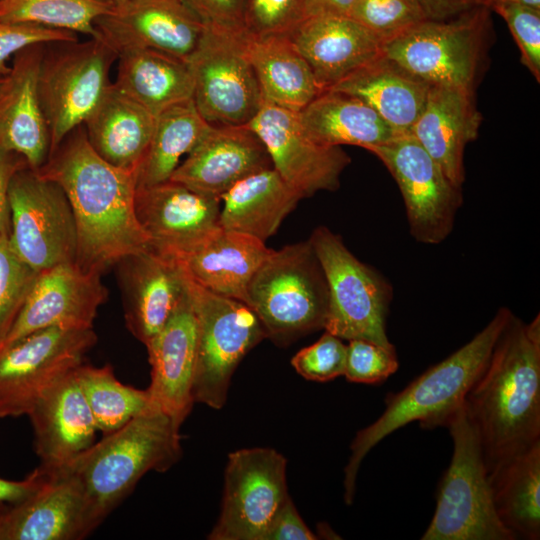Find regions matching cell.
Returning a JSON list of instances; mask_svg holds the SVG:
<instances>
[{
	"label": "cell",
	"instance_id": "cell-2",
	"mask_svg": "<svg viewBox=\"0 0 540 540\" xmlns=\"http://www.w3.org/2000/svg\"><path fill=\"white\" fill-rule=\"evenodd\" d=\"M464 406L487 469L540 441V318L514 314L500 333Z\"/></svg>",
	"mask_w": 540,
	"mask_h": 540
},
{
	"label": "cell",
	"instance_id": "cell-49",
	"mask_svg": "<svg viewBox=\"0 0 540 540\" xmlns=\"http://www.w3.org/2000/svg\"><path fill=\"white\" fill-rule=\"evenodd\" d=\"M426 20L443 21L476 8L487 6L486 0H413Z\"/></svg>",
	"mask_w": 540,
	"mask_h": 540
},
{
	"label": "cell",
	"instance_id": "cell-30",
	"mask_svg": "<svg viewBox=\"0 0 540 540\" xmlns=\"http://www.w3.org/2000/svg\"><path fill=\"white\" fill-rule=\"evenodd\" d=\"M155 118L112 82L83 126L89 144L103 160L136 172L151 140Z\"/></svg>",
	"mask_w": 540,
	"mask_h": 540
},
{
	"label": "cell",
	"instance_id": "cell-11",
	"mask_svg": "<svg viewBox=\"0 0 540 540\" xmlns=\"http://www.w3.org/2000/svg\"><path fill=\"white\" fill-rule=\"evenodd\" d=\"M8 202L10 242L17 254L41 272L75 262L77 234L73 212L62 187L28 166L11 179Z\"/></svg>",
	"mask_w": 540,
	"mask_h": 540
},
{
	"label": "cell",
	"instance_id": "cell-25",
	"mask_svg": "<svg viewBox=\"0 0 540 540\" xmlns=\"http://www.w3.org/2000/svg\"><path fill=\"white\" fill-rule=\"evenodd\" d=\"M288 36L323 91L382 54V41L350 16L306 17Z\"/></svg>",
	"mask_w": 540,
	"mask_h": 540
},
{
	"label": "cell",
	"instance_id": "cell-7",
	"mask_svg": "<svg viewBox=\"0 0 540 540\" xmlns=\"http://www.w3.org/2000/svg\"><path fill=\"white\" fill-rule=\"evenodd\" d=\"M329 291L325 331L343 340L363 339L394 348L386 331L393 288L383 275L360 261L338 234L325 226L310 238Z\"/></svg>",
	"mask_w": 540,
	"mask_h": 540
},
{
	"label": "cell",
	"instance_id": "cell-41",
	"mask_svg": "<svg viewBox=\"0 0 540 540\" xmlns=\"http://www.w3.org/2000/svg\"><path fill=\"white\" fill-rule=\"evenodd\" d=\"M306 18V0H243L242 27L249 36L288 35Z\"/></svg>",
	"mask_w": 540,
	"mask_h": 540
},
{
	"label": "cell",
	"instance_id": "cell-31",
	"mask_svg": "<svg viewBox=\"0 0 540 540\" xmlns=\"http://www.w3.org/2000/svg\"><path fill=\"white\" fill-rule=\"evenodd\" d=\"M303 132L325 146L355 145L369 150L401 135L359 98L325 90L297 113Z\"/></svg>",
	"mask_w": 540,
	"mask_h": 540
},
{
	"label": "cell",
	"instance_id": "cell-21",
	"mask_svg": "<svg viewBox=\"0 0 540 540\" xmlns=\"http://www.w3.org/2000/svg\"><path fill=\"white\" fill-rule=\"evenodd\" d=\"M46 469L33 495L0 514V540H79L94 531L77 480L63 467Z\"/></svg>",
	"mask_w": 540,
	"mask_h": 540
},
{
	"label": "cell",
	"instance_id": "cell-3",
	"mask_svg": "<svg viewBox=\"0 0 540 540\" xmlns=\"http://www.w3.org/2000/svg\"><path fill=\"white\" fill-rule=\"evenodd\" d=\"M512 314L510 309L500 308L469 342L428 368L401 391L386 395L383 413L358 431L350 445L351 454L343 481L346 504L353 502L363 459L381 440L414 421L423 429L446 426L452 415L464 405L468 391L484 370Z\"/></svg>",
	"mask_w": 540,
	"mask_h": 540
},
{
	"label": "cell",
	"instance_id": "cell-53",
	"mask_svg": "<svg viewBox=\"0 0 540 540\" xmlns=\"http://www.w3.org/2000/svg\"><path fill=\"white\" fill-rule=\"evenodd\" d=\"M502 1H505V0H486V4L488 7H492L493 5L499 3V2H502Z\"/></svg>",
	"mask_w": 540,
	"mask_h": 540
},
{
	"label": "cell",
	"instance_id": "cell-32",
	"mask_svg": "<svg viewBox=\"0 0 540 540\" xmlns=\"http://www.w3.org/2000/svg\"><path fill=\"white\" fill-rule=\"evenodd\" d=\"M301 199L303 196L273 167L264 169L240 180L221 196L219 224L265 242Z\"/></svg>",
	"mask_w": 540,
	"mask_h": 540
},
{
	"label": "cell",
	"instance_id": "cell-55",
	"mask_svg": "<svg viewBox=\"0 0 540 540\" xmlns=\"http://www.w3.org/2000/svg\"><path fill=\"white\" fill-rule=\"evenodd\" d=\"M7 506L3 505L2 503H0V514L3 512V510L6 508Z\"/></svg>",
	"mask_w": 540,
	"mask_h": 540
},
{
	"label": "cell",
	"instance_id": "cell-16",
	"mask_svg": "<svg viewBox=\"0 0 540 540\" xmlns=\"http://www.w3.org/2000/svg\"><path fill=\"white\" fill-rule=\"evenodd\" d=\"M247 125L263 142L273 168L303 198L338 189L350 157L339 146L311 140L303 132L296 112L264 101Z\"/></svg>",
	"mask_w": 540,
	"mask_h": 540
},
{
	"label": "cell",
	"instance_id": "cell-40",
	"mask_svg": "<svg viewBox=\"0 0 540 540\" xmlns=\"http://www.w3.org/2000/svg\"><path fill=\"white\" fill-rule=\"evenodd\" d=\"M349 16L382 43L426 20L413 0H357Z\"/></svg>",
	"mask_w": 540,
	"mask_h": 540
},
{
	"label": "cell",
	"instance_id": "cell-13",
	"mask_svg": "<svg viewBox=\"0 0 540 540\" xmlns=\"http://www.w3.org/2000/svg\"><path fill=\"white\" fill-rule=\"evenodd\" d=\"M93 329L49 327L0 347V420L27 415L43 392L84 363Z\"/></svg>",
	"mask_w": 540,
	"mask_h": 540
},
{
	"label": "cell",
	"instance_id": "cell-45",
	"mask_svg": "<svg viewBox=\"0 0 540 540\" xmlns=\"http://www.w3.org/2000/svg\"><path fill=\"white\" fill-rule=\"evenodd\" d=\"M76 40L77 34L70 31L0 19V74L8 73L10 68L6 63L11 56L27 47Z\"/></svg>",
	"mask_w": 540,
	"mask_h": 540
},
{
	"label": "cell",
	"instance_id": "cell-52",
	"mask_svg": "<svg viewBox=\"0 0 540 540\" xmlns=\"http://www.w3.org/2000/svg\"><path fill=\"white\" fill-rule=\"evenodd\" d=\"M523 6L540 11V0H512Z\"/></svg>",
	"mask_w": 540,
	"mask_h": 540
},
{
	"label": "cell",
	"instance_id": "cell-33",
	"mask_svg": "<svg viewBox=\"0 0 540 540\" xmlns=\"http://www.w3.org/2000/svg\"><path fill=\"white\" fill-rule=\"evenodd\" d=\"M245 40L265 102L298 113L323 92L288 35L245 33Z\"/></svg>",
	"mask_w": 540,
	"mask_h": 540
},
{
	"label": "cell",
	"instance_id": "cell-14",
	"mask_svg": "<svg viewBox=\"0 0 540 540\" xmlns=\"http://www.w3.org/2000/svg\"><path fill=\"white\" fill-rule=\"evenodd\" d=\"M395 179L402 194L411 236L435 245L452 232L463 203L462 187L453 184L438 163L410 134L370 148Z\"/></svg>",
	"mask_w": 540,
	"mask_h": 540
},
{
	"label": "cell",
	"instance_id": "cell-37",
	"mask_svg": "<svg viewBox=\"0 0 540 540\" xmlns=\"http://www.w3.org/2000/svg\"><path fill=\"white\" fill-rule=\"evenodd\" d=\"M75 376L97 429L103 435L156 406L147 389H137L119 381L110 364L95 367L82 363L75 368Z\"/></svg>",
	"mask_w": 540,
	"mask_h": 540
},
{
	"label": "cell",
	"instance_id": "cell-8",
	"mask_svg": "<svg viewBox=\"0 0 540 540\" xmlns=\"http://www.w3.org/2000/svg\"><path fill=\"white\" fill-rule=\"evenodd\" d=\"M187 277L197 322L193 399L221 409L238 364L267 335L247 304L214 293Z\"/></svg>",
	"mask_w": 540,
	"mask_h": 540
},
{
	"label": "cell",
	"instance_id": "cell-12",
	"mask_svg": "<svg viewBox=\"0 0 540 540\" xmlns=\"http://www.w3.org/2000/svg\"><path fill=\"white\" fill-rule=\"evenodd\" d=\"M487 19L483 6L449 20H424L383 42L382 53L430 85L472 91Z\"/></svg>",
	"mask_w": 540,
	"mask_h": 540
},
{
	"label": "cell",
	"instance_id": "cell-43",
	"mask_svg": "<svg viewBox=\"0 0 540 540\" xmlns=\"http://www.w3.org/2000/svg\"><path fill=\"white\" fill-rule=\"evenodd\" d=\"M346 351L343 339L325 331L315 343L298 351L291 364L303 378L327 382L344 375Z\"/></svg>",
	"mask_w": 540,
	"mask_h": 540
},
{
	"label": "cell",
	"instance_id": "cell-42",
	"mask_svg": "<svg viewBox=\"0 0 540 540\" xmlns=\"http://www.w3.org/2000/svg\"><path fill=\"white\" fill-rule=\"evenodd\" d=\"M399 368L395 348L352 339L347 344L344 375L354 383L379 384L394 374Z\"/></svg>",
	"mask_w": 540,
	"mask_h": 540
},
{
	"label": "cell",
	"instance_id": "cell-27",
	"mask_svg": "<svg viewBox=\"0 0 540 540\" xmlns=\"http://www.w3.org/2000/svg\"><path fill=\"white\" fill-rule=\"evenodd\" d=\"M482 116L472 91L431 85L424 108L410 134L438 163L448 179L462 187L465 181L464 151L475 140Z\"/></svg>",
	"mask_w": 540,
	"mask_h": 540
},
{
	"label": "cell",
	"instance_id": "cell-46",
	"mask_svg": "<svg viewBox=\"0 0 540 540\" xmlns=\"http://www.w3.org/2000/svg\"><path fill=\"white\" fill-rule=\"evenodd\" d=\"M204 25L243 30V0H180Z\"/></svg>",
	"mask_w": 540,
	"mask_h": 540
},
{
	"label": "cell",
	"instance_id": "cell-29",
	"mask_svg": "<svg viewBox=\"0 0 540 540\" xmlns=\"http://www.w3.org/2000/svg\"><path fill=\"white\" fill-rule=\"evenodd\" d=\"M431 85L383 53L328 90L355 96L400 134L410 132Z\"/></svg>",
	"mask_w": 540,
	"mask_h": 540
},
{
	"label": "cell",
	"instance_id": "cell-51",
	"mask_svg": "<svg viewBox=\"0 0 540 540\" xmlns=\"http://www.w3.org/2000/svg\"><path fill=\"white\" fill-rule=\"evenodd\" d=\"M357 0H306V17L349 16Z\"/></svg>",
	"mask_w": 540,
	"mask_h": 540
},
{
	"label": "cell",
	"instance_id": "cell-47",
	"mask_svg": "<svg viewBox=\"0 0 540 540\" xmlns=\"http://www.w3.org/2000/svg\"><path fill=\"white\" fill-rule=\"evenodd\" d=\"M317 538L305 524L292 499L288 496L274 515L262 540H315Z\"/></svg>",
	"mask_w": 540,
	"mask_h": 540
},
{
	"label": "cell",
	"instance_id": "cell-36",
	"mask_svg": "<svg viewBox=\"0 0 540 540\" xmlns=\"http://www.w3.org/2000/svg\"><path fill=\"white\" fill-rule=\"evenodd\" d=\"M211 126L200 115L193 99L157 115L148 148L136 170L137 187L169 180L181 158L192 151Z\"/></svg>",
	"mask_w": 540,
	"mask_h": 540
},
{
	"label": "cell",
	"instance_id": "cell-56",
	"mask_svg": "<svg viewBox=\"0 0 540 540\" xmlns=\"http://www.w3.org/2000/svg\"><path fill=\"white\" fill-rule=\"evenodd\" d=\"M114 2V4L116 3H120V2H123V1H126V0H112Z\"/></svg>",
	"mask_w": 540,
	"mask_h": 540
},
{
	"label": "cell",
	"instance_id": "cell-18",
	"mask_svg": "<svg viewBox=\"0 0 540 540\" xmlns=\"http://www.w3.org/2000/svg\"><path fill=\"white\" fill-rule=\"evenodd\" d=\"M101 275L84 271L75 262L39 272L0 347L49 327L93 329L97 311L108 297Z\"/></svg>",
	"mask_w": 540,
	"mask_h": 540
},
{
	"label": "cell",
	"instance_id": "cell-23",
	"mask_svg": "<svg viewBox=\"0 0 540 540\" xmlns=\"http://www.w3.org/2000/svg\"><path fill=\"white\" fill-rule=\"evenodd\" d=\"M188 278V277H187ZM153 403L181 427L191 412L197 358V322L187 293L163 328L145 345Z\"/></svg>",
	"mask_w": 540,
	"mask_h": 540
},
{
	"label": "cell",
	"instance_id": "cell-38",
	"mask_svg": "<svg viewBox=\"0 0 540 540\" xmlns=\"http://www.w3.org/2000/svg\"><path fill=\"white\" fill-rule=\"evenodd\" d=\"M112 0H0V19L95 37L94 22Z\"/></svg>",
	"mask_w": 540,
	"mask_h": 540
},
{
	"label": "cell",
	"instance_id": "cell-15",
	"mask_svg": "<svg viewBox=\"0 0 540 540\" xmlns=\"http://www.w3.org/2000/svg\"><path fill=\"white\" fill-rule=\"evenodd\" d=\"M286 458L272 448H244L229 454L219 518L210 540H262L289 496Z\"/></svg>",
	"mask_w": 540,
	"mask_h": 540
},
{
	"label": "cell",
	"instance_id": "cell-20",
	"mask_svg": "<svg viewBox=\"0 0 540 540\" xmlns=\"http://www.w3.org/2000/svg\"><path fill=\"white\" fill-rule=\"evenodd\" d=\"M114 266L126 327L146 345L186 295L187 274L175 257L151 246L123 257Z\"/></svg>",
	"mask_w": 540,
	"mask_h": 540
},
{
	"label": "cell",
	"instance_id": "cell-4",
	"mask_svg": "<svg viewBox=\"0 0 540 540\" xmlns=\"http://www.w3.org/2000/svg\"><path fill=\"white\" fill-rule=\"evenodd\" d=\"M181 456L180 427L154 406L59 467L79 483L95 530L146 473L166 472Z\"/></svg>",
	"mask_w": 540,
	"mask_h": 540
},
{
	"label": "cell",
	"instance_id": "cell-5",
	"mask_svg": "<svg viewBox=\"0 0 540 540\" xmlns=\"http://www.w3.org/2000/svg\"><path fill=\"white\" fill-rule=\"evenodd\" d=\"M327 280L309 240L271 250L253 275L246 304L277 345L324 329Z\"/></svg>",
	"mask_w": 540,
	"mask_h": 540
},
{
	"label": "cell",
	"instance_id": "cell-54",
	"mask_svg": "<svg viewBox=\"0 0 540 540\" xmlns=\"http://www.w3.org/2000/svg\"><path fill=\"white\" fill-rule=\"evenodd\" d=\"M6 74H0V88H1V85L3 83L4 77H5Z\"/></svg>",
	"mask_w": 540,
	"mask_h": 540
},
{
	"label": "cell",
	"instance_id": "cell-10",
	"mask_svg": "<svg viewBox=\"0 0 540 540\" xmlns=\"http://www.w3.org/2000/svg\"><path fill=\"white\" fill-rule=\"evenodd\" d=\"M193 77V101L212 126L247 125L264 100L241 30L205 25L187 60Z\"/></svg>",
	"mask_w": 540,
	"mask_h": 540
},
{
	"label": "cell",
	"instance_id": "cell-34",
	"mask_svg": "<svg viewBox=\"0 0 540 540\" xmlns=\"http://www.w3.org/2000/svg\"><path fill=\"white\" fill-rule=\"evenodd\" d=\"M117 60L113 84L153 116L192 99L193 77L188 61L149 49L125 51Z\"/></svg>",
	"mask_w": 540,
	"mask_h": 540
},
{
	"label": "cell",
	"instance_id": "cell-9",
	"mask_svg": "<svg viewBox=\"0 0 540 540\" xmlns=\"http://www.w3.org/2000/svg\"><path fill=\"white\" fill-rule=\"evenodd\" d=\"M43 54L38 93L50 135V153L83 125L111 85L109 73L117 54L103 40L57 43Z\"/></svg>",
	"mask_w": 540,
	"mask_h": 540
},
{
	"label": "cell",
	"instance_id": "cell-28",
	"mask_svg": "<svg viewBox=\"0 0 540 540\" xmlns=\"http://www.w3.org/2000/svg\"><path fill=\"white\" fill-rule=\"evenodd\" d=\"M272 249L221 226L188 253L175 257L200 286L246 304L249 283Z\"/></svg>",
	"mask_w": 540,
	"mask_h": 540
},
{
	"label": "cell",
	"instance_id": "cell-35",
	"mask_svg": "<svg viewBox=\"0 0 540 540\" xmlns=\"http://www.w3.org/2000/svg\"><path fill=\"white\" fill-rule=\"evenodd\" d=\"M492 497L502 524L516 539L540 538V441L488 471Z\"/></svg>",
	"mask_w": 540,
	"mask_h": 540
},
{
	"label": "cell",
	"instance_id": "cell-44",
	"mask_svg": "<svg viewBox=\"0 0 540 540\" xmlns=\"http://www.w3.org/2000/svg\"><path fill=\"white\" fill-rule=\"evenodd\" d=\"M506 22L521 53L522 63L540 80V11L512 0L493 5Z\"/></svg>",
	"mask_w": 540,
	"mask_h": 540
},
{
	"label": "cell",
	"instance_id": "cell-26",
	"mask_svg": "<svg viewBox=\"0 0 540 540\" xmlns=\"http://www.w3.org/2000/svg\"><path fill=\"white\" fill-rule=\"evenodd\" d=\"M27 416L35 452L45 468L65 464L95 442L98 429L75 369L49 386Z\"/></svg>",
	"mask_w": 540,
	"mask_h": 540
},
{
	"label": "cell",
	"instance_id": "cell-1",
	"mask_svg": "<svg viewBox=\"0 0 540 540\" xmlns=\"http://www.w3.org/2000/svg\"><path fill=\"white\" fill-rule=\"evenodd\" d=\"M64 190L76 226L75 263L103 274L123 257L149 246L135 211L136 172L103 160L83 125L72 131L37 170Z\"/></svg>",
	"mask_w": 540,
	"mask_h": 540
},
{
	"label": "cell",
	"instance_id": "cell-17",
	"mask_svg": "<svg viewBox=\"0 0 540 540\" xmlns=\"http://www.w3.org/2000/svg\"><path fill=\"white\" fill-rule=\"evenodd\" d=\"M205 25L180 0H126L94 22L95 37L117 54L149 49L187 61Z\"/></svg>",
	"mask_w": 540,
	"mask_h": 540
},
{
	"label": "cell",
	"instance_id": "cell-48",
	"mask_svg": "<svg viewBox=\"0 0 540 540\" xmlns=\"http://www.w3.org/2000/svg\"><path fill=\"white\" fill-rule=\"evenodd\" d=\"M25 166L28 165L20 155L0 144V234L10 231L8 191L11 179Z\"/></svg>",
	"mask_w": 540,
	"mask_h": 540
},
{
	"label": "cell",
	"instance_id": "cell-39",
	"mask_svg": "<svg viewBox=\"0 0 540 540\" xmlns=\"http://www.w3.org/2000/svg\"><path fill=\"white\" fill-rule=\"evenodd\" d=\"M38 273L15 251L9 233L0 234V343L15 322Z\"/></svg>",
	"mask_w": 540,
	"mask_h": 540
},
{
	"label": "cell",
	"instance_id": "cell-24",
	"mask_svg": "<svg viewBox=\"0 0 540 540\" xmlns=\"http://www.w3.org/2000/svg\"><path fill=\"white\" fill-rule=\"evenodd\" d=\"M46 45L14 56L0 88V144L38 170L50 153V135L38 93V73Z\"/></svg>",
	"mask_w": 540,
	"mask_h": 540
},
{
	"label": "cell",
	"instance_id": "cell-50",
	"mask_svg": "<svg viewBox=\"0 0 540 540\" xmlns=\"http://www.w3.org/2000/svg\"><path fill=\"white\" fill-rule=\"evenodd\" d=\"M47 475V469L39 465L24 480L0 478V503L15 505L26 500L42 486Z\"/></svg>",
	"mask_w": 540,
	"mask_h": 540
},
{
	"label": "cell",
	"instance_id": "cell-22",
	"mask_svg": "<svg viewBox=\"0 0 540 540\" xmlns=\"http://www.w3.org/2000/svg\"><path fill=\"white\" fill-rule=\"evenodd\" d=\"M270 156L248 126H211L169 180L220 199L240 180L271 168Z\"/></svg>",
	"mask_w": 540,
	"mask_h": 540
},
{
	"label": "cell",
	"instance_id": "cell-19",
	"mask_svg": "<svg viewBox=\"0 0 540 540\" xmlns=\"http://www.w3.org/2000/svg\"><path fill=\"white\" fill-rule=\"evenodd\" d=\"M220 209V199L173 180L136 189V216L149 246L173 257L190 252L220 227Z\"/></svg>",
	"mask_w": 540,
	"mask_h": 540
},
{
	"label": "cell",
	"instance_id": "cell-6",
	"mask_svg": "<svg viewBox=\"0 0 540 540\" xmlns=\"http://www.w3.org/2000/svg\"><path fill=\"white\" fill-rule=\"evenodd\" d=\"M445 427L453 440V454L421 539L515 540L496 512L482 446L464 405Z\"/></svg>",
	"mask_w": 540,
	"mask_h": 540
}]
</instances>
